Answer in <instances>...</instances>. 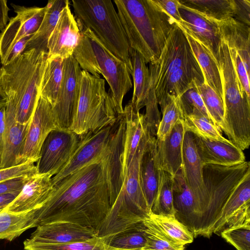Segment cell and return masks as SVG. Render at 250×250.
I'll list each match as a JSON object with an SVG mask.
<instances>
[{"label": "cell", "instance_id": "1", "mask_svg": "<svg viewBox=\"0 0 250 250\" xmlns=\"http://www.w3.org/2000/svg\"><path fill=\"white\" fill-rule=\"evenodd\" d=\"M110 208L106 176L99 159L53 186L36 211L35 225L66 222L96 229Z\"/></svg>", "mask_w": 250, "mask_h": 250}, {"label": "cell", "instance_id": "2", "mask_svg": "<svg viewBox=\"0 0 250 250\" xmlns=\"http://www.w3.org/2000/svg\"><path fill=\"white\" fill-rule=\"evenodd\" d=\"M130 49L146 63L157 60L176 25L155 0H114Z\"/></svg>", "mask_w": 250, "mask_h": 250}, {"label": "cell", "instance_id": "3", "mask_svg": "<svg viewBox=\"0 0 250 250\" xmlns=\"http://www.w3.org/2000/svg\"><path fill=\"white\" fill-rule=\"evenodd\" d=\"M47 58V53L32 49L1 67L0 90L6 98L5 106L14 109L19 123L27 124L32 118Z\"/></svg>", "mask_w": 250, "mask_h": 250}, {"label": "cell", "instance_id": "4", "mask_svg": "<svg viewBox=\"0 0 250 250\" xmlns=\"http://www.w3.org/2000/svg\"><path fill=\"white\" fill-rule=\"evenodd\" d=\"M150 135L146 129L128 166L122 190L97 228L101 237H111L150 216L151 211L143 192L140 171L141 158Z\"/></svg>", "mask_w": 250, "mask_h": 250}, {"label": "cell", "instance_id": "5", "mask_svg": "<svg viewBox=\"0 0 250 250\" xmlns=\"http://www.w3.org/2000/svg\"><path fill=\"white\" fill-rule=\"evenodd\" d=\"M216 60L222 81L224 133L243 151L250 145V98L240 84L229 47L222 37Z\"/></svg>", "mask_w": 250, "mask_h": 250}, {"label": "cell", "instance_id": "6", "mask_svg": "<svg viewBox=\"0 0 250 250\" xmlns=\"http://www.w3.org/2000/svg\"><path fill=\"white\" fill-rule=\"evenodd\" d=\"M80 29H89L104 46L132 71L130 48L117 12L110 0H73Z\"/></svg>", "mask_w": 250, "mask_h": 250}, {"label": "cell", "instance_id": "7", "mask_svg": "<svg viewBox=\"0 0 250 250\" xmlns=\"http://www.w3.org/2000/svg\"><path fill=\"white\" fill-rule=\"evenodd\" d=\"M117 117L111 95L105 90L104 80L82 70L76 111L69 129L81 137L113 126Z\"/></svg>", "mask_w": 250, "mask_h": 250}, {"label": "cell", "instance_id": "8", "mask_svg": "<svg viewBox=\"0 0 250 250\" xmlns=\"http://www.w3.org/2000/svg\"><path fill=\"white\" fill-rule=\"evenodd\" d=\"M198 64L186 34L176 24L158 58L149 62L150 89L154 92L158 104L170 76L182 67Z\"/></svg>", "mask_w": 250, "mask_h": 250}, {"label": "cell", "instance_id": "9", "mask_svg": "<svg viewBox=\"0 0 250 250\" xmlns=\"http://www.w3.org/2000/svg\"><path fill=\"white\" fill-rule=\"evenodd\" d=\"M249 173L250 164L246 161L231 166L203 165V179L209 197V211L213 228L227 202Z\"/></svg>", "mask_w": 250, "mask_h": 250}, {"label": "cell", "instance_id": "10", "mask_svg": "<svg viewBox=\"0 0 250 250\" xmlns=\"http://www.w3.org/2000/svg\"><path fill=\"white\" fill-rule=\"evenodd\" d=\"M81 30L90 42L99 75L103 76L110 86L109 91L117 115H122L124 98L132 87L131 70L125 62L110 52L90 29Z\"/></svg>", "mask_w": 250, "mask_h": 250}, {"label": "cell", "instance_id": "11", "mask_svg": "<svg viewBox=\"0 0 250 250\" xmlns=\"http://www.w3.org/2000/svg\"><path fill=\"white\" fill-rule=\"evenodd\" d=\"M125 132V121L123 113L118 115L116 123L111 126L101 159L108 188L110 207L119 195L125 178L124 166Z\"/></svg>", "mask_w": 250, "mask_h": 250}, {"label": "cell", "instance_id": "12", "mask_svg": "<svg viewBox=\"0 0 250 250\" xmlns=\"http://www.w3.org/2000/svg\"><path fill=\"white\" fill-rule=\"evenodd\" d=\"M81 137L69 129L58 128L51 131L42 146L36 166L39 174L52 177L67 164L74 153Z\"/></svg>", "mask_w": 250, "mask_h": 250}, {"label": "cell", "instance_id": "13", "mask_svg": "<svg viewBox=\"0 0 250 250\" xmlns=\"http://www.w3.org/2000/svg\"><path fill=\"white\" fill-rule=\"evenodd\" d=\"M58 128L51 104L39 95L17 165L37 162L44 140L51 131Z\"/></svg>", "mask_w": 250, "mask_h": 250}, {"label": "cell", "instance_id": "14", "mask_svg": "<svg viewBox=\"0 0 250 250\" xmlns=\"http://www.w3.org/2000/svg\"><path fill=\"white\" fill-rule=\"evenodd\" d=\"M82 69L73 56L63 60L62 84L52 107L59 128L69 129L77 108Z\"/></svg>", "mask_w": 250, "mask_h": 250}, {"label": "cell", "instance_id": "15", "mask_svg": "<svg viewBox=\"0 0 250 250\" xmlns=\"http://www.w3.org/2000/svg\"><path fill=\"white\" fill-rule=\"evenodd\" d=\"M11 5L16 15L9 20L5 29L0 33V60L17 42L36 33L46 10V6L27 7L13 3Z\"/></svg>", "mask_w": 250, "mask_h": 250}, {"label": "cell", "instance_id": "16", "mask_svg": "<svg viewBox=\"0 0 250 250\" xmlns=\"http://www.w3.org/2000/svg\"><path fill=\"white\" fill-rule=\"evenodd\" d=\"M107 126L89 131L81 137L78 146L67 164L51 178L53 186L65 177L93 161L101 159L111 131Z\"/></svg>", "mask_w": 250, "mask_h": 250}, {"label": "cell", "instance_id": "17", "mask_svg": "<svg viewBox=\"0 0 250 250\" xmlns=\"http://www.w3.org/2000/svg\"><path fill=\"white\" fill-rule=\"evenodd\" d=\"M179 11L182 20L179 27L205 46L216 59L221 41L218 22L181 3Z\"/></svg>", "mask_w": 250, "mask_h": 250}, {"label": "cell", "instance_id": "18", "mask_svg": "<svg viewBox=\"0 0 250 250\" xmlns=\"http://www.w3.org/2000/svg\"><path fill=\"white\" fill-rule=\"evenodd\" d=\"M250 224V173L247 175L225 205L212 232L218 235L230 228Z\"/></svg>", "mask_w": 250, "mask_h": 250}, {"label": "cell", "instance_id": "19", "mask_svg": "<svg viewBox=\"0 0 250 250\" xmlns=\"http://www.w3.org/2000/svg\"><path fill=\"white\" fill-rule=\"evenodd\" d=\"M80 36L81 30L68 1L49 38L47 57H59L64 60L72 56Z\"/></svg>", "mask_w": 250, "mask_h": 250}, {"label": "cell", "instance_id": "20", "mask_svg": "<svg viewBox=\"0 0 250 250\" xmlns=\"http://www.w3.org/2000/svg\"><path fill=\"white\" fill-rule=\"evenodd\" d=\"M29 238L46 244H66L85 241L96 237L95 229L77 224L57 222L38 225Z\"/></svg>", "mask_w": 250, "mask_h": 250}, {"label": "cell", "instance_id": "21", "mask_svg": "<svg viewBox=\"0 0 250 250\" xmlns=\"http://www.w3.org/2000/svg\"><path fill=\"white\" fill-rule=\"evenodd\" d=\"M51 178L48 174L31 175L20 193L3 211L18 213L40 208L52 189Z\"/></svg>", "mask_w": 250, "mask_h": 250}, {"label": "cell", "instance_id": "22", "mask_svg": "<svg viewBox=\"0 0 250 250\" xmlns=\"http://www.w3.org/2000/svg\"><path fill=\"white\" fill-rule=\"evenodd\" d=\"M193 137L203 165L231 166L246 161L243 151L232 143L204 139L194 134Z\"/></svg>", "mask_w": 250, "mask_h": 250}, {"label": "cell", "instance_id": "23", "mask_svg": "<svg viewBox=\"0 0 250 250\" xmlns=\"http://www.w3.org/2000/svg\"><path fill=\"white\" fill-rule=\"evenodd\" d=\"M183 121H178L163 140L156 139L159 168L174 176L182 167L185 129Z\"/></svg>", "mask_w": 250, "mask_h": 250}, {"label": "cell", "instance_id": "24", "mask_svg": "<svg viewBox=\"0 0 250 250\" xmlns=\"http://www.w3.org/2000/svg\"><path fill=\"white\" fill-rule=\"evenodd\" d=\"M30 122L25 124L17 122L14 109L5 106L4 145L0 169L17 166V160L22 149Z\"/></svg>", "mask_w": 250, "mask_h": 250}, {"label": "cell", "instance_id": "25", "mask_svg": "<svg viewBox=\"0 0 250 250\" xmlns=\"http://www.w3.org/2000/svg\"><path fill=\"white\" fill-rule=\"evenodd\" d=\"M159 171L156 138L150 135L141 158L140 171L143 192L150 211L158 188Z\"/></svg>", "mask_w": 250, "mask_h": 250}, {"label": "cell", "instance_id": "26", "mask_svg": "<svg viewBox=\"0 0 250 250\" xmlns=\"http://www.w3.org/2000/svg\"><path fill=\"white\" fill-rule=\"evenodd\" d=\"M218 25L221 37L229 48L237 51L250 76V26L233 18L218 22Z\"/></svg>", "mask_w": 250, "mask_h": 250}, {"label": "cell", "instance_id": "27", "mask_svg": "<svg viewBox=\"0 0 250 250\" xmlns=\"http://www.w3.org/2000/svg\"><path fill=\"white\" fill-rule=\"evenodd\" d=\"M123 115L125 121L124 155L125 177L128 166L133 159L146 128L145 124L144 115L135 110L130 102L125 106Z\"/></svg>", "mask_w": 250, "mask_h": 250}, {"label": "cell", "instance_id": "28", "mask_svg": "<svg viewBox=\"0 0 250 250\" xmlns=\"http://www.w3.org/2000/svg\"><path fill=\"white\" fill-rule=\"evenodd\" d=\"M68 1L67 0H50L48 1L46 5V12L42 23L38 30L28 40L24 51L35 49L47 53L49 38Z\"/></svg>", "mask_w": 250, "mask_h": 250}, {"label": "cell", "instance_id": "29", "mask_svg": "<svg viewBox=\"0 0 250 250\" xmlns=\"http://www.w3.org/2000/svg\"><path fill=\"white\" fill-rule=\"evenodd\" d=\"M172 191L174 217L189 230L194 213V201L182 167L172 176Z\"/></svg>", "mask_w": 250, "mask_h": 250}, {"label": "cell", "instance_id": "30", "mask_svg": "<svg viewBox=\"0 0 250 250\" xmlns=\"http://www.w3.org/2000/svg\"><path fill=\"white\" fill-rule=\"evenodd\" d=\"M187 39L204 75L205 82L223 99V86L218 63L209 50L200 42L186 34Z\"/></svg>", "mask_w": 250, "mask_h": 250}, {"label": "cell", "instance_id": "31", "mask_svg": "<svg viewBox=\"0 0 250 250\" xmlns=\"http://www.w3.org/2000/svg\"><path fill=\"white\" fill-rule=\"evenodd\" d=\"M132 64L131 75L133 81V92L131 104L137 111L145 106L150 89L149 69L144 58L138 52L131 49Z\"/></svg>", "mask_w": 250, "mask_h": 250}, {"label": "cell", "instance_id": "32", "mask_svg": "<svg viewBox=\"0 0 250 250\" xmlns=\"http://www.w3.org/2000/svg\"><path fill=\"white\" fill-rule=\"evenodd\" d=\"M196 82H205L202 70L198 64L182 67L174 72L169 78L159 104L163 107L168 95L176 97L182 95L187 90L193 87Z\"/></svg>", "mask_w": 250, "mask_h": 250}, {"label": "cell", "instance_id": "33", "mask_svg": "<svg viewBox=\"0 0 250 250\" xmlns=\"http://www.w3.org/2000/svg\"><path fill=\"white\" fill-rule=\"evenodd\" d=\"M38 208L22 212H0V240L12 241L26 230L36 227L34 219Z\"/></svg>", "mask_w": 250, "mask_h": 250}, {"label": "cell", "instance_id": "34", "mask_svg": "<svg viewBox=\"0 0 250 250\" xmlns=\"http://www.w3.org/2000/svg\"><path fill=\"white\" fill-rule=\"evenodd\" d=\"M63 60L59 57H47L42 78L40 95L52 107L56 103L62 84Z\"/></svg>", "mask_w": 250, "mask_h": 250}, {"label": "cell", "instance_id": "35", "mask_svg": "<svg viewBox=\"0 0 250 250\" xmlns=\"http://www.w3.org/2000/svg\"><path fill=\"white\" fill-rule=\"evenodd\" d=\"M185 6L218 22L233 18V0H179Z\"/></svg>", "mask_w": 250, "mask_h": 250}, {"label": "cell", "instance_id": "36", "mask_svg": "<svg viewBox=\"0 0 250 250\" xmlns=\"http://www.w3.org/2000/svg\"><path fill=\"white\" fill-rule=\"evenodd\" d=\"M151 213L157 216H174L172 176L161 169L158 188L151 208Z\"/></svg>", "mask_w": 250, "mask_h": 250}, {"label": "cell", "instance_id": "37", "mask_svg": "<svg viewBox=\"0 0 250 250\" xmlns=\"http://www.w3.org/2000/svg\"><path fill=\"white\" fill-rule=\"evenodd\" d=\"M161 109L162 117L159 123L156 138L163 140L180 121H184L186 115L184 112L179 96L168 95Z\"/></svg>", "mask_w": 250, "mask_h": 250}, {"label": "cell", "instance_id": "38", "mask_svg": "<svg viewBox=\"0 0 250 250\" xmlns=\"http://www.w3.org/2000/svg\"><path fill=\"white\" fill-rule=\"evenodd\" d=\"M183 122L185 131L204 139L232 143L222 135L219 128L200 113L193 112L186 115Z\"/></svg>", "mask_w": 250, "mask_h": 250}, {"label": "cell", "instance_id": "39", "mask_svg": "<svg viewBox=\"0 0 250 250\" xmlns=\"http://www.w3.org/2000/svg\"><path fill=\"white\" fill-rule=\"evenodd\" d=\"M146 238L144 250H185L168 237L149 217L140 223Z\"/></svg>", "mask_w": 250, "mask_h": 250}, {"label": "cell", "instance_id": "40", "mask_svg": "<svg viewBox=\"0 0 250 250\" xmlns=\"http://www.w3.org/2000/svg\"><path fill=\"white\" fill-rule=\"evenodd\" d=\"M25 250H114L104 239L96 237L92 239L66 244H46L33 241L28 238L23 242Z\"/></svg>", "mask_w": 250, "mask_h": 250}, {"label": "cell", "instance_id": "41", "mask_svg": "<svg viewBox=\"0 0 250 250\" xmlns=\"http://www.w3.org/2000/svg\"><path fill=\"white\" fill-rule=\"evenodd\" d=\"M140 223L107 238L105 243L116 250H143L147 241Z\"/></svg>", "mask_w": 250, "mask_h": 250}, {"label": "cell", "instance_id": "42", "mask_svg": "<svg viewBox=\"0 0 250 250\" xmlns=\"http://www.w3.org/2000/svg\"><path fill=\"white\" fill-rule=\"evenodd\" d=\"M195 87L201 96L212 122L225 132L223 99L205 82H196Z\"/></svg>", "mask_w": 250, "mask_h": 250}, {"label": "cell", "instance_id": "43", "mask_svg": "<svg viewBox=\"0 0 250 250\" xmlns=\"http://www.w3.org/2000/svg\"><path fill=\"white\" fill-rule=\"evenodd\" d=\"M149 217L176 243L185 246L193 241L192 234L174 216H157L150 213Z\"/></svg>", "mask_w": 250, "mask_h": 250}, {"label": "cell", "instance_id": "44", "mask_svg": "<svg viewBox=\"0 0 250 250\" xmlns=\"http://www.w3.org/2000/svg\"><path fill=\"white\" fill-rule=\"evenodd\" d=\"M72 56L82 70L95 76L100 77L90 42L86 34L82 30H81L80 38Z\"/></svg>", "mask_w": 250, "mask_h": 250}, {"label": "cell", "instance_id": "45", "mask_svg": "<svg viewBox=\"0 0 250 250\" xmlns=\"http://www.w3.org/2000/svg\"><path fill=\"white\" fill-rule=\"evenodd\" d=\"M179 98L186 116L193 112H198L212 122L202 99L195 85L179 96Z\"/></svg>", "mask_w": 250, "mask_h": 250}, {"label": "cell", "instance_id": "46", "mask_svg": "<svg viewBox=\"0 0 250 250\" xmlns=\"http://www.w3.org/2000/svg\"><path fill=\"white\" fill-rule=\"evenodd\" d=\"M220 236L237 250H250V224L226 229Z\"/></svg>", "mask_w": 250, "mask_h": 250}, {"label": "cell", "instance_id": "47", "mask_svg": "<svg viewBox=\"0 0 250 250\" xmlns=\"http://www.w3.org/2000/svg\"><path fill=\"white\" fill-rule=\"evenodd\" d=\"M229 48L230 55L233 62L235 70L240 84L246 92L247 96H250V76L248 75L245 65L237 51Z\"/></svg>", "mask_w": 250, "mask_h": 250}, {"label": "cell", "instance_id": "48", "mask_svg": "<svg viewBox=\"0 0 250 250\" xmlns=\"http://www.w3.org/2000/svg\"><path fill=\"white\" fill-rule=\"evenodd\" d=\"M37 172L36 166L32 162L21 164L7 168L0 169V182L14 177Z\"/></svg>", "mask_w": 250, "mask_h": 250}, {"label": "cell", "instance_id": "49", "mask_svg": "<svg viewBox=\"0 0 250 250\" xmlns=\"http://www.w3.org/2000/svg\"><path fill=\"white\" fill-rule=\"evenodd\" d=\"M32 174H33L16 177L0 182V195L13 193L18 195Z\"/></svg>", "mask_w": 250, "mask_h": 250}, {"label": "cell", "instance_id": "50", "mask_svg": "<svg viewBox=\"0 0 250 250\" xmlns=\"http://www.w3.org/2000/svg\"><path fill=\"white\" fill-rule=\"evenodd\" d=\"M233 18L250 26V1L249 0H233Z\"/></svg>", "mask_w": 250, "mask_h": 250}, {"label": "cell", "instance_id": "51", "mask_svg": "<svg viewBox=\"0 0 250 250\" xmlns=\"http://www.w3.org/2000/svg\"><path fill=\"white\" fill-rule=\"evenodd\" d=\"M157 4L170 16L176 24L180 26L182 23L179 8L180 3L179 0H155Z\"/></svg>", "mask_w": 250, "mask_h": 250}, {"label": "cell", "instance_id": "52", "mask_svg": "<svg viewBox=\"0 0 250 250\" xmlns=\"http://www.w3.org/2000/svg\"><path fill=\"white\" fill-rule=\"evenodd\" d=\"M32 36L24 37L17 42L0 60L2 65H6L14 61L25 50L27 42Z\"/></svg>", "mask_w": 250, "mask_h": 250}, {"label": "cell", "instance_id": "53", "mask_svg": "<svg viewBox=\"0 0 250 250\" xmlns=\"http://www.w3.org/2000/svg\"><path fill=\"white\" fill-rule=\"evenodd\" d=\"M5 131V107L0 109V166L3 152Z\"/></svg>", "mask_w": 250, "mask_h": 250}, {"label": "cell", "instance_id": "54", "mask_svg": "<svg viewBox=\"0 0 250 250\" xmlns=\"http://www.w3.org/2000/svg\"><path fill=\"white\" fill-rule=\"evenodd\" d=\"M6 0H0V30L2 31L7 25L9 20L8 12L10 10Z\"/></svg>", "mask_w": 250, "mask_h": 250}, {"label": "cell", "instance_id": "55", "mask_svg": "<svg viewBox=\"0 0 250 250\" xmlns=\"http://www.w3.org/2000/svg\"><path fill=\"white\" fill-rule=\"evenodd\" d=\"M17 196L18 195L13 193L0 195V212L3 211Z\"/></svg>", "mask_w": 250, "mask_h": 250}, {"label": "cell", "instance_id": "56", "mask_svg": "<svg viewBox=\"0 0 250 250\" xmlns=\"http://www.w3.org/2000/svg\"><path fill=\"white\" fill-rule=\"evenodd\" d=\"M6 104V98L5 95L0 90V109L5 107Z\"/></svg>", "mask_w": 250, "mask_h": 250}, {"label": "cell", "instance_id": "57", "mask_svg": "<svg viewBox=\"0 0 250 250\" xmlns=\"http://www.w3.org/2000/svg\"><path fill=\"white\" fill-rule=\"evenodd\" d=\"M1 67V66H0V71Z\"/></svg>", "mask_w": 250, "mask_h": 250}, {"label": "cell", "instance_id": "58", "mask_svg": "<svg viewBox=\"0 0 250 250\" xmlns=\"http://www.w3.org/2000/svg\"></svg>", "mask_w": 250, "mask_h": 250}]
</instances>
